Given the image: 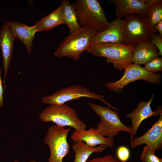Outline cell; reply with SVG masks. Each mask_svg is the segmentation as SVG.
Returning a JSON list of instances; mask_svg holds the SVG:
<instances>
[{
	"label": "cell",
	"instance_id": "cell-1",
	"mask_svg": "<svg viewBox=\"0 0 162 162\" xmlns=\"http://www.w3.org/2000/svg\"><path fill=\"white\" fill-rule=\"evenodd\" d=\"M98 32L88 25L80 28L65 37L54 52L58 58L67 57L75 61L80 60L82 53L92 45L93 39Z\"/></svg>",
	"mask_w": 162,
	"mask_h": 162
},
{
	"label": "cell",
	"instance_id": "cell-2",
	"mask_svg": "<svg viewBox=\"0 0 162 162\" xmlns=\"http://www.w3.org/2000/svg\"><path fill=\"white\" fill-rule=\"evenodd\" d=\"M135 46L122 44L101 43L92 45L86 51L95 57H106L107 63H112L116 69L121 71L132 63Z\"/></svg>",
	"mask_w": 162,
	"mask_h": 162
},
{
	"label": "cell",
	"instance_id": "cell-3",
	"mask_svg": "<svg viewBox=\"0 0 162 162\" xmlns=\"http://www.w3.org/2000/svg\"><path fill=\"white\" fill-rule=\"evenodd\" d=\"M72 4L80 26H91L98 32L106 30L110 26V22L106 18L99 0H77Z\"/></svg>",
	"mask_w": 162,
	"mask_h": 162
},
{
	"label": "cell",
	"instance_id": "cell-4",
	"mask_svg": "<svg viewBox=\"0 0 162 162\" xmlns=\"http://www.w3.org/2000/svg\"><path fill=\"white\" fill-rule=\"evenodd\" d=\"M153 33V27L146 17L136 15H128L123 20L121 30L122 44L135 46L150 40Z\"/></svg>",
	"mask_w": 162,
	"mask_h": 162
},
{
	"label": "cell",
	"instance_id": "cell-5",
	"mask_svg": "<svg viewBox=\"0 0 162 162\" xmlns=\"http://www.w3.org/2000/svg\"><path fill=\"white\" fill-rule=\"evenodd\" d=\"M39 118L44 123L51 122L56 125L68 126L75 130L86 128V124L79 118L75 110L65 104L46 107L40 113Z\"/></svg>",
	"mask_w": 162,
	"mask_h": 162
},
{
	"label": "cell",
	"instance_id": "cell-6",
	"mask_svg": "<svg viewBox=\"0 0 162 162\" xmlns=\"http://www.w3.org/2000/svg\"><path fill=\"white\" fill-rule=\"evenodd\" d=\"M87 104L99 116L100 121L96 129L103 136L113 139L119 135L121 131L131 133L130 127L121 121L118 112L108 107L89 102Z\"/></svg>",
	"mask_w": 162,
	"mask_h": 162
},
{
	"label": "cell",
	"instance_id": "cell-7",
	"mask_svg": "<svg viewBox=\"0 0 162 162\" xmlns=\"http://www.w3.org/2000/svg\"><path fill=\"white\" fill-rule=\"evenodd\" d=\"M82 97L98 100L108 107L117 110L116 108L105 100L104 95L92 92L88 88L78 85H73L63 88L50 95L44 96L42 98V101L43 103L50 105H59L69 101L78 100Z\"/></svg>",
	"mask_w": 162,
	"mask_h": 162
},
{
	"label": "cell",
	"instance_id": "cell-8",
	"mask_svg": "<svg viewBox=\"0 0 162 162\" xmlns=\"http://www.w3.org/2000/svg\"><path fill=\"white\" fill-rule=\"evenodd\" d=\"M70 130V128L57 125L48 129L44 140L50 149L48 162H63L64 158L69 153L70 146L67 138Z\"/></svg>",
	"mask_w": 162,
	"mask_h": 162
},
{
	"label": "cell",
	"instance_id": "cell-9",
	"mask_svg": "<svg viewBox=\"0 0 162 162\" xmlns=\"http://www.w3.org/2000/svg\"><path fill=\"white\" fill-rule=\"evenodd\" d=\"M122 77L115 82H108L106 87L110 90L120 93L126 85L138 80H143L150 83L158 84L161 81L160 74L148 71L140 65L131 63L124 69Z\"/></svg>",
	"mask_w": 162,
	"mask_h": 162
},
{
	"label": "cell",
	"instance_id": "cell-10",
	"mask_svg": "<svg viewBox=\"0 0 162 162\" xmlns=\"http://www.w3.org/2000/svg\"><path fill=\"white\" fill-rule=\"evenodd\" d=\"M156 0H110L116 6L117 19H122L130 15L146 17L149 6Z\"/></svg>",
	"mask_w": 162,
	"mask_h": 162
},
{
	"label": "cell",
	"instance_id": "cell-11",
	"mask_svg": "<svg viewBox=\"0 0 162 162\" xmlns=\"http://www.w3.org/2000/svg\"><path fill=\"white\" fill-rule=\"evenodd\" d=\"M154 96V95L152 94L147 102L143 101L140 102L137 107L134 108L132 112L126 115L127 117L131 119L130 140L136 136L138 129L143 120L152 116H158L162 113V108L160 106H158L154 111H153L151 108L150 104Z\"/></svg>",
	"mask_w": 162,
	"mask_h": 162
},
{
	"label": "cell",
	"instance_id": "cell-12",
	"mask_svg": "<svg viewBox=\"0 0 162 162\" xmlns=\"http://www.w3.org/2000/svg\"><path fill=\"white\" fill-rule=\"evenodd\" d=\"M159 118L146 133L142 136L134 138L130 141V146L135 149L145 144L153 147L155 151L162 148V113Z\"/></svg>",
	"mask_w": 162,
	"mask_h": 162
},
{
	"label": "cell",
	"instance_id": "cell-13",
	"mask_svg": "<svg viewBox=\"0 0 162 162\" xmlns=\"http://www.w3.org/2000/svg\"><path fill=\"white\" fill-rule=\"evenodd\" d=\"M15 38L10 27L6 22L0 30V47L4 72V78L3 81L4 90L6 87L5 80L11 59Z\"/></svg>",
	"mask_w": 162,
	"mask_h": 162
},
{
	"label": "cell",
	"instance_id": "cell-14",
	"mask_svg": "<svg viewBox=\"0 0 162 162\" xmlns=\"http://www.w3.org/2000/svg\"><path fill=\"white\" fill-rule=\"evenodd\" d=\"M70 139L74 142L82 141L90 147L103 144L110 148L114 144L113 139L104 137L96 128L91 126L88 130H74L70 136Z\"/></svg>",
	"mask_w": 162,
	"mask_h": 162
},
{
	"label": "cell",
	"instance_id": "cell-15",
	"mask_svg": "<svg viewBox=\"0 0 162 162\" xmlns=\"http://www.w3.org/2000/svg\"><path fill=\"white\" fill-rule=\"evenodd\" d=\"M6 23L10 27L15 38L23 44L27 53L31 54L34 35L38 32L36 25L29 26L23 23L12 21H8Z\"/></svg>",
	"mask_w": 162,
	"mask_h": 162
},
{
	"label": "cell",
	"instance_id": "cell-16",
	"mask_svg": "<svg viewBox=\"0 0 162 162\" xmlns=\"http://www.w3.org/2000/svg\"><path fill=\"white\" fill-rule=\"evenodd\" d=\"M159 56L158 49L149 40L135 46L132 55V62L139 65L145 64Z\"/></svg>",
	"mask_w": 162,
	"mask_h": 162
},
{
	"label": "cell",
	"instance_id": "cell-17",
	"mask_svg": "<svg viewBox=\"0 0 162 162\" xmlns=\"http://www.w3.org/2000/svg\"><path fill=\"white\" fill-rule=\"evenodd\" d=\"M123 20L114 19L110 22L106 30L97 32L93 39L92 44L101 43L122 44L121 30Z\"/></svg>",
	"mask_w": 162,
	"mask_h": 162
},
{
	"label": "cell",
	"instance_id": "cell-18",
	"mask_svg": "<svg viewBox=\"0 0 162 162\" xmlns=\"http://www.w3.org/2000/svg\"><path fill=\"white\" fill-rule=\"evenodd\" d=\"M106 147L100 144L94 147H90L83 141L74 142L72 148L75 154L74 162H86L89 157L94 153H100L104 151Z\"/></svg>",
	"mask_w": 162,
	"mask_h": 162
},
{
	"label": "cell",
	"instance_id": "cell-19",
	"mask_svg": "<svg viewBox=\"0 0 162 162\" xmlns=\"http://www.w3.org/2000/svg\"><path fill=\"white\" fill-rule=\"evenodd\" d=\"M64 24L62 4L56 9L38 21L36 25L38 32L50 30Z\"/></svg>",
	"mask_w": 162,
	"mask_h": 162
},
{
	"label": "cell",
	"instance_id": "cell-20",
	"mask_svg": "<svg viewBox=\"0 0 162 162\" xmlns=\"http://www.w3.org/2000/svg\"><path fill=\"white\" fill-rule=\"evenodd\" d=\"M62 6L64 24L68 26L70 34L80 29L81 26L79 24L76 13L72 4L67 0H63Z\"/></svg>",
	"mask_w": 162,
	"mask_h": 162
},
{
	"label": "cell",
	"instance_id": "cell-21",
	"mask_svg": "<svg viewBox=\"0 0 162 162\" xmlns=\"http://www.w3.org/2000/svg\"><path fill=\"white\" fill-rule=\"evenodd\" d=\"M146 18L152 27L162 20V0H156L149 6Z\"/></svg>",
	"mask_w": 162,
	"mask_h": 162
},
{
	"label": "cell",
	"instance_id": "cell-22",
	"mask_svg": "<svg viewBox=\"0 0 162 162\" xmlns=\"http://www.w3.org/2000/svg\"><path fill=\"white\" fill-rule=\"evenodd\" d=\"M155 152L153 147L146 145L143 148L140 158L145 162H162V158L155 155Z\"/></svg>",
	"mask_w": 162,
	"mask_h": 162
},
{
	"label": "cell",
	"instance_id": "cell-23",
	"mask_svg": "<svg viewBox=\"0 0 162 162\" xmlns=\"http://www.w3.org/2000/svg\"><path fill=\"white\" fill-rule=\"evenodd\" d=\"M148 71L153 73L162 70V58L158 57L145 64L144 67Z\"/></svg>",
	"mask_w": 162,
	"mask_h": 162
},
{
	"label": "cell",
	"instance_id": "cell-24",
	"mask_svg": "<svg viewBox=\"0 0 162 162\" xmlns=\"http://www.w3.org/2000/svg\"><path fill=\"white\" fill-rule=\"evenodd\" d=\"M117 155L118 160L121 162H125L129 158L130 151L126 147L122 146L117 151Z\"/></svg>",
	"mask_w": 162,
	"mask_h": 162
},
{
	"label": "cell",
	"instance_id": "cell-25",
	"mask_svg": "<svg viewBox=\"0 0 162 162\" xmlns=\"http://www.w3.org/2000/svg\"><path fill=\"white\" fill-rule=\"evenodd\" d=\"M158 49L160 56L162 55V37L159 35L153 33L151 34L150 40Z\"/></svg>",
	"mask_w": 162,
	"mask_h": 162
},
{
	"label": "cell",
	"instance_id": "cell-26",
	"mask_svg": "<svg viewBox=\"0 0 162 162\" xmlns=\"http://www.w3.org/2000/svg\"><path fill=\"white\" fill-rule=\"evenodd\" d=\"M86 162H121L112 155L108 154L102 157L94 158Z\"/></svg>",
	"mask_w": 162,
	"mask_h": 162
},
{
	"label": "cell",
	"instance_id": "cell-27",
	"mask_svg": "<svg viewBox=\"0 0 162 162\" xmlns=\"http://www.w3.org/2000/svg\"><path fill=\"white\" fill-rule=\"evenodd\" d=\"M153 30L154 33L158 31L159 35L162 37V20L153 26Z\"/></svg>",
	"mask_w": 162,
	"mask_h": 162
},
{
	"label": "cell",
	"instance_id": "cell-28",
	"mask_svg": "<svg viewBox=\"0 0 162 162\" xmlns=\"http://www.w3.org/2000/svg\"><path fill=\"white\" fill-rule=\"evenodd\" d=\"M4 89L1 80V71L0 67V107H2L3 105V91Z\"/></svg>",
	"mask_w": 162,
	"mask_h": 162
},
{
	"label": "cell",
	"instance_id": "cell-29",
	"mask_svg": "<svg viewBox=\"0 0 162 162\" xmlns=\"http://www.w3.org/2000/svg\"><path fill=\"white\" fill-rule=\"evenodd\" d=\"M28 162H36V161L34 160H30L28 161Z\"/></svg>",
	"mask_w": 162,
	"mask_h": 162
},
{
	"label": "cell",
	"instance_id": "cell-30",
	"mask_svg": "<svg viewBox=\"0 0 162 162\" xmlns=\"http://www.w3.org/2000/svg\"><path fill=\"white\" fill-rule=\"evenodd\" d=\"M14 162H20L17 161H14Z\"/></svg>",
	"mask_w": 162,
	"mask_h": 162
},
{
	"label": "cell",
	"instance_id": "cell-31",
	"mask_svg": "<svg viewBox=\"0 0 162 162\" xmlns=\"http://www.w3.org/2000/svg\"><path fill=\"white\" fill-rule=\"evenodd\" d=\"M129 162H131V161H129ZM142 162H144V161H142Z\"/></svg>",
	"mask_w": 162,
	"mask_h": 162
}]
</instances>
